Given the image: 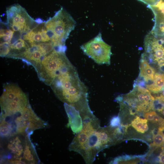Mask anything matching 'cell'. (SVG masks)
I'll return each instance as SVG.
<instances>
[{
  "label": "cell",
  "instance_id": "5bb4252c",
  "mask_svg": "<svg viewBox=\"0 0 164 164\" xmlns=\"http://www.w3.org/2000/svg\"><path fill=\"white\" fill-rule=\"evenodd\" d=\"M147 7L154 14V25L159 27L164 26V0H159L155 5Z\"/></svg>",
  "mask_w": 164,
  "mask_h": 164
},
{
  "label": "cell",
  "instance_id": "e0dca14e",
  "mask_svg": "<svg viewBox=\"0 0 164 164\" xmlns=\"http://www.w3.org/2000/svg\"><path fill=\"white\" fill-rule=\"evenodd\" d=\"M153 140L152 146L163 147L164 145V135L159 130L157 134L153 135Z\"/></svg>",
  "mask_w": 164,
  "mask_h": 164
},
{
  "label": "cell",
  "instance_id": "30bf717a",
  "mask_svg": "<svg viewBox=\"0 0 164 164\" xmlns=\"http://www.w3.org/2000/svg\"><path fill=\"white\" fill-rule=\"evenodd\" d=\"M145 52L141 57L149 64L157 63L159 67L164 65V45L150 32L144 41Z\"/></svg>",
  "mask_w": 164,
  "mask_h": 164
},
{
  "label": "cell",
  "instance_id": "ba28073f",
  "mask_svg": "<svg viewBox=\"0 0 164 164\" xmlns=\"http://www.w3.org/2000/svg\"><path fill=\"white\" fill-rule=\"evenodd\" d=\"M7 26L14 32L13 36H22L36 27L38 22L29 15L26 10L19 4H14L6 8Z\"/></svg>",
  "mask_w": 164,
  "mask_h": 164
},
{
  "label": "cell",
  "instance_id": "8992f818",
  "mask_svg": "<svg viewBox=\"0 0 164 164\" xmlns=\"http://www.w3.org/2000/svg\"><path fill=\"white\" fill-rule=\"evenodd\" d=\"M0 119V121L10 128L12 136L17 134L31 135L35 130L44 128L47 125L36 114L29 104L23 110L14 114L1 116Z\"/></svg>",
  "mask_w": 164,
  "mask_h": 164
},
{
  "label": "cell",
  "instance_id": "4fadbf2b",
  "mask_svg": "<svg viewBox=\"0 0 164 164\" xmlns=\"http://www.w3.org/2000/svg\"><path fill=\"white\" fill-rule=\"evenodd\" d=\"M64 107L69 119V125L73 132L77 134L83 128V120L79 111L74 108L64 103Z\"/></svg>",
  "mask_w": 164,
  "mask_h": 164
},
{
  "label": "cell",
  "instance_id": "7402d4cb",
  "mask_svg": "<svg viewBox=\"0 0 164 164\" xmlns=\"http://www.w3.org/2000/svg\"><path fill=\"white\" fill-rule=\"evenodd\" d=\"M161 112L162 114L164 116V108L162 111Z\"/></svg>",
  "mask_w": 164,
  "mask_h": 164
},
{
  "label": "cell",
  "instance_id": "44dd1931",
  "mask_svg": "<svg viewBox=\"0 0 164 164\" xmlns=\"http://www.w3.org/2000/svg\"><path fill=\"white\" fill-rule=\"evenodd\" d=\"M162 119V118L158 115H157L156 114L154 115L153 119L152 121L153 123L159 125Z\"/></svg>",
  "mask_w": 164,
  "mask_h": 164
},
{
  "label": "cell",
  "instance_id": "6da1fadb",
  "mask_svg": "<svg viewBox=\"0 0 164 164\" xmlns=\"http://www.w3.org/2000/svg\"><path fill=\"white\" fill-rule=\"evenodd\" d=\"M50 86L60 101L79 111L82 120L94 115L89 105L87 88L76 68L58 75Z\"/></svg>",
  "mask_w": 164,
  "mask_h": 164
},
{
  "label": "cell",
  "instance_id": "2e32d148",
  "mask_svg": "<svg viewBox=\"0 0 164 164\" xmlns=\"http://www.w3.org/2000/svg\"><path fill=\"white\" fill-rule=\"evenodd\" d=\"M148 120L140 118L138 116H136L131 123L132 126L138 132L142 133L145 132L143 130V128L145 124L147 123Z\"/></svg>",
  "mask_w": 164,
  "mask_h": 164
},
{
  "label": "cell",
  "instance_id": "ffe728a7",
  "mask_svg": "<svg viewBox=\"0 0 164 164\" xmlns=\"http://www.w3.org/2000/svg\"><path fill=\"white\" fill-rule=\"evenodd\" d=\"M144 4L147 5L148 6L153 5H155L159 0H138Z\"/></svg>",
  "mask_w": 164,
  "mask_h": 164
},
{
  "label": "cell",
  "instance_id": "277c9868",
  "mask_svg": "<svg viewBox=\"0 0 164 164\" xmlns=\"http://www.w3.org/2000/svg\"><path fill=\"white\" fill-rule=\"evenodd\" d=\"M66 48L54 49L47 55L35 70L40 80L50 86L60 74L75 68L67 56Z\"/></svg>",
  "mask_w": 164,
  "mask_h": 164
},
{
  "label": "cell",
  "instance_id": "8fae6325",
  "mask_svg": "<svg viewBox=\"0 0 164 164\" xmlns=\"http://www.w3.org/2000/svg\"><path fill=\"white\" fill-rule=\"evenodd\" d=\"M29 47L20 59L36 70L45 56L57 48L52 42L40 43H29Z\"/></svg>",
  "mask_w": 164,
  "mask_h": 164
},
{
  "label": "cell",
  "instance_id": "3957f363",
  "mask_svg": "<svg viewBox=\"0 0 164 164\" xmlns=\"http://www.w3.org/2000/svg\"><path fill=\"white\" fill-rule=\"evenodd\" d=\"M30 135L17 134L1 145V161L10 164H38L40 162Z\"/></svg>",
  "mask_w": 164,
  "mask_h": 164
},
{
  "label": "cell",
  "instance_id": "ac0fdd59",
  "mask_svg": "<svg viewBox=\"0 0 164 164\" xmlns=\"http://www.w3.org/2000/svg\"><path fill=\"white\" fill-rule=\"evenodd\" d=\"M120 123V119L118 116L114 117L111 119L110 126L115 127L119 126Z\"/></svg>",
  "mask_w": 164,
  "mask_h": 164
},
{
  "label": "cell",
  "instance_id": "d6986e66",
  "mask_svg": "<svg viewBox=\"0 0 164 164\" xmlns=\"http://www.w3.org/2000/svg\"><path fill=\"white\" fill-rule=\"evenodd\" d=\"M156 114L155 111H152L146 113L144 114V117L147 120L152 121L153 119L154 116Z\"/></svg>",
  "mask_w": 164,
  "mask_h": 164
},
{
  "label": "cell",
  "instance_id": "9c48e42d",
  "mask_svg": "<svg viewBox=\"0 0 164 164\" xmlns=\"http://www.w3.org/2000/svg\"><path fill=\"white\" fill-rule=\"evenodd\" d=\"M80 47L84 53L97 63L110 64L111 47L103 40L101 33Z\"/></svg>",
  "mask_w": 164,
  "mask_h": 164
},
{
  "label": "cell",
  "instance_id": "5b68a950",
  "mask_svg": "<svg viewBox=\"0 0 164 164\" xmlns=\"http://www.w3.org/2000/svg\"><path fill=\"white\" fill-rule=\"evenodd\" d=\"M76 23L71 15L62 7L54 16L45 22L47 34L57 47H66L65 42Z\"/></svg>",
  "mask_w": 164,
  "mask_h": 164
},
{
  "label": "cell",
  "instance_id": "7a4b0ae2",
  "mask_svg": "<svg viewBox=\"0 0 164 164\" xmlns=\"http://www.w3.org/2000/svg\"><path fill=\"white\" fill-rule=\"evenodd\" d=\"M83 122L82 129L75 135L69 149L81 155L86 164H91L106 147L102 139L99 119L94 116L84 119Z\"/></svg>",
  "mask_w": 164,
  "mask_h": 164
},
{
  "label": "cell",
  "instance_id": "9a60e30c",
  "mask_svg": "<svg viewBox=\"0 0 164 164\" xmlns=\"http://www.w3.org/2000/svg\"><path fill=\"white\" fill-rule=\"evenodd\" d=\"M149 91L158 93L164 89V74L155 73L152 84L146 87Z\"/></svg>",
  "mask_w": 164,
  "mask_h": 164
},
{
  "label": "cell",
  "instance_id": "52a82bcc",
  "mask_svg": "<svg viewBox=\"0 0 164 164\" xmlns=\"http://www.w3.org/2000/svg\"><path fill=\"white\" fill-rule=\"evenodd\" d=\"M0 103L1 116L14 114L29 104L27 96L17 84L8 83L3 85Z\"/></svg>",
  "mask_w": 164,
  "mask_h": 164
},
{
  "label": "cell",
  "instance_id": "7c38bea8",
  "mask_svg": "<svg viewBox=\"0 0 164 164\" xmlns=\"http://www.w3.org/2000/svg\"><path fill=\"white\" fill-rule=\"evenodd\" d=\"M37 20L39 22L38 24L32 29L23 35L21 38L29 43L52 42L47 34L45 26V22L39 19Z\"/></svg>",
  "mask_w": 164,
  "mask_h": 164
}]
</instances>
